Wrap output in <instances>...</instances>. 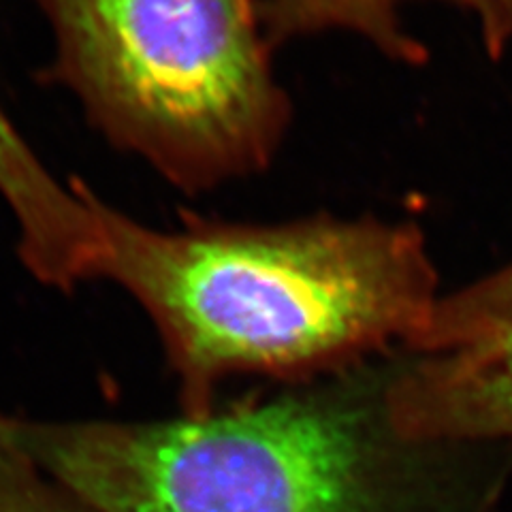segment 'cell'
<instances>
[{
	"label": "cell",
	"instance_id": "cell-2",
	"mask_svg": "<svg viewBox=\"0 0 512 512\" xmlns=\"http://www.w3.org/2000/svg\"><path fill=\"white\" fill-rule=\"evenodd\" d=\"M0 440L96 512H425L376 429L340 399L165 423L0 416Z\"/></svg>",
	"mask_w": 512,
	"mask_h": 512
},
{
	"label": "cell",
	"instance_id": "cell-1",
	"mask_svg": "<svg viewBox=\"0 0 512 512\" xmlns=\"http://www.w3.org/2000/svg\"><path fill=\"white\" fill-rule=\"evenodd\" d=\"M96 278L150 314L188 414L235 372H303L406 342L442 293L412 222L314 216L282 224L186 218L152 229L94 197Z\"/></svg>",
	"mask_w": 512,
	"mask_h": 512
},
{
	"label": "cell",
	"instance_id": "cell-8",
	"mask_svg": "<svg viewBox=\"0 0 512 512\" xmlns=\"http://www.w3.org/2000/svg\"><path fill=\"white\" fill-rule=\"evenodd\" d=\"M512 37V0H495V28L487 50L498 56Z\"/></svg>",
	"mask_w": 512,
	"mask_h": 512
},
{
	"label": "cell",
	"instance_id": "cell-6",
	"mask_svg": "<svg viewBox=\"0 0 512 512\" xmlns=\"http://www.w3.org/2000/svg\"><path fill=\"white\" fill-rule=\"evenodd\" d=\"M406 0H259V18L269 45L318 32L344 30L370 41L393 60L421 64L427 56L402 24ZM476 15L489 45L495 28V0H451Z\"/></svg>",
	"mask_w": 512,
	"mask_h": 512
},
{
	"label": "cell",
	"instance_id": "cell-3",
	"mask_svg": "<svg viewBox=\"0 0 512 512\" xmlns=\"http://www.w3.org/2000/svg\"><path fill=\"white\" fill-rule=\"evenodd\" d=\"M54 77L118 148L186 192L265 169L291 124L256 0H32Z\"/></svg>",
	"mask_w": 512,
	"mask_h": 512
},
{
	"label": "cell",
	"instance_id": "cell-5",
	"mask_svg": "<svg viewBox=\"0 0 512 512\" xmlns=\"http://www.w3.org/2000/svg\"><path fill=\"white\" fill-rule=\"evenodd\" d=\"M0 195L18 220L20 254L32 276L60 291L96 278L101 235L94 195L58 182L3 109Z\"/></svg>",
	"mask_w": 512,
	"mask_h": 512
},
{
	"label": "cell",
	"instance_id": "cell-7",
	"mask_svg": "<svg viewBox=\"0 0 512 512\" xmlns=\"http://www.w3.org/2000/svg\"><path fill=\"white\" fill-rule=\"evenodd\" d=\"M0 512H96L0 440Z\"/></svg>",
	"mask_w": 512,
	"mask_h": 512
},
{
	"label": "cell",
	"instance_id": "cell-4",
	"mask_svg": "<svg viewBox=\"0 0 512 512\" xmlns=\"http://www.w3.org/2000/svg\"><path fill=\"white\" fill-rule=\"evenodd\" d=\"M397 436L512 438V329L429 352L387 393Z\"/></svg>",
	"mask_w": 512,
	"mask_h": 512
}]
</instances>
